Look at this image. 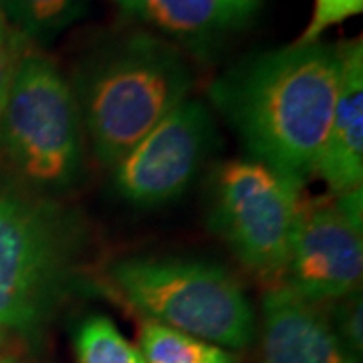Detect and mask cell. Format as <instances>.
<instances>
[{
    "label": "cell",
    "mask_w": 363,
    "mask_h": 363,
    "mask_svg": "<svg viewBox=\"0 0 363 363\" xmlns=\"http://www.w3.org/2000/svg\"><path fill=\"white\" fill-rule=\"evenodd\" d=\"M339 73V47L297 40L226 69L208 95L230 121L248 156L301 190L323 150Z\"/></svg>",
    "instance_id": "obj_1"
},
{
    "label": "cell",
    "mask_w": 363,
    "mask_h": 363,
    "mask_svg": "<svg viewBox=\"0 0 363 363\" xmlns=\"http://www.w3.org/2000/svg\"><path fill=\"white\" fill-rule=\"evenodd\" d=\"M192 83L178 47L156 35L133 33L95 49L71 83L93 154L116 166L188 99Z\"/></svg>",
    "instance_id": "obj_2"
},
{
    "label": "cell",
    "mask_w": 363,
    "mask_h": 363,
    "mask_svg": "<svg viewBox=\"0 0 363 363\" xmlns=\"http://www.w3.org/2000/svg\"><path fill=\"white\" fill-rule=\"evenodd\" d=\"M119 297L147 321L218 347L240 350L255 337L245 289L220 264L186 259H125L109 269Z\"/></svg>",
    "instance_id": "obj_3"
},
{
    "label": "cell",
    "mask_w": 363,
    "mask_h": 363,
    "mask_svg": "<svg viewBox=\"0 0 363 363\" xmlns=\"http://www.w3.org/2000/svg\"><path fill=\"white\" fill-rule=\"evenodd\" d=\"M79 226L59 202L0 186V329L33 331L65 297Z\"/></svg>",
    "instance_id": "obj_4"
},
{
    "label": "cell",
    "mask_w": 363,
    "mask_h": 363,
    "mask_svg": "<svg viewBox=\"0 0 363 363\" xmlns=\"http://www.w3.org/2000/svg\"><path fill=\"white\" fill-rule=\"evenodd\" d=\"M0 152L40 192H63L83 169V123L71 83L49 55L26 49L0 119Z\"/></svg>",
    "instance_id": "obj_5"
},
{
    "label": "cell",
    "mask_w": 363,
    "mask_h": 363,
    "mask_svg": "<svg viewBox=\"0 0 363 363\" xmlns=\"http://www.w3.org/2000/svg\"><path fill=\"white\" fill-rule=\"evenodd\" d=\"M298 192L257 160H233L214 178L210 226L250 271L279 277L291 255Z\"/></svg>",
    "instance_id": "obj_6"
},
{
    "label": "cell",
    "mask_w": 363,
    "mask_h": 363,
    "mask_svg": "<svg viewBox=\"0 0 363 363\" xmlns=\"http://www.w3.org/2000/svg\"><path fill=\"white\" fill-rule=\"evenodd\" d=\"M362 188L325 200L298 204L291 255L289 289L323 305L359 289L363 272Z\"/></svg>",
    "instance_id": "obj_7"
},
{
    "label": "cell",
    "mask_w": 363,
    "mask_h": 363,
    "mask_svg": "<svg viewBox=\"0 0 363 363\" xmlns=\"http://www.w3.org/2000/svg\"><path fill=\"white\" fill-rule=\"evenodd\" d=\"M214 121L200 99H184L116 164L117 194L135 206L180 198L214 143Z\"/></svg>",
    "instance_id": "obj_8"
},
{
    "label": "cell",
    "mask_w": 363,
    "mask_h": 363,
    "mask_svg": "<svg viewBox=\"0 0 363 363\" xmlns=\"http://www.w3.org/2000/svg\"><path fill=\"white\" fill-rule=\"evenodd\" d=\"M262 363H357L317 303L289 286L262 298Z\"/></svg>",
    "instance_id": "obj_9"
},
{
    "label": "cell",
    "mask_w": 363,
    "mask_h": 363,
    "mask_svg": "<svg viewBox=\"0 0 363 363\" xmlns=\"http://www.w3.org/2000/svg\"><path fill=\"white\" fill-rule=\"evenodd\" d=\"M337 47V99L315 172L333 194H343L362 188L363 180V47L362 39Z\"/></svg>",
    "instance_id": "obj_10"
},
{
    "label": "cell",
    "mask_w": 363,
    "mask_h": 363,
    "mask_svg": "<svg viewBox=\"0 0 363 363\" xmlns=\"http://www.w3.org/2000/svg\"><path fill=\"white\" fill-rule=\"evenodd\" d=\"M117 4L192 52H210L257 11V2L250 0H117Z\"/></svg>",
    "instance_id": "obj_11"
},
{
    "label": "cell",
    "mask_w": 363,
    "mask_h": 363,
    "mask_svg": "<svg viewBox=\"0 0 363 363\" xmlns=\"http://www.w3.org/2000/svg\"><path fill=\"white\" fill-rule=\"evenodd\" d=\"M9 25L26 40L47 45L85 13V0H0Z\"/></svg>",
    "instance_id": "obj_12"
},
{
    "label": "cell",
    "mask_w": 363,
    "mask_h": 363,
    "mask_svg": "<svg viewBox=\"0 0 363 363\" xmlns=\"http://www.w3.org/2000/svg\"><path fill=\"white\" fill-rule=\"evenodd\" d=\"M140 351L145 363H234L233 355L218 345L156 321L142 323Z\"/></svg>",
    "instance_id": "obj_13"
},
{
    "label": "cell",
    "mask_w": 363,
    "mask_h": 363,
    "mask_svg": "<svg viewBox=\"0 0 363 363\" xmlns=\"http://www.w3.org/2000/svg\"><path fill=\"white\" fill-rule=\"evenodd\" d=\"M79 363H145L142 351L133 347L105 315H93L75 333Z\"/></svg>",
    "instance_id": "obj_14"
},
{
    "label": "cell",
    "mask_w": 363,
    "mask_h": 363,
    "mask_svg": "<svg viewBox=\"0 0 363 363\" xmlns=\"http://www.w3.org/2000/svg\"><path fill=\"white\" fill-rule=\"evenodd\" d=\"M362 289L351 291L350 295L337 301L335 315H333V329L337 331L339 339L345 343V347L359 357L363 350V327H362Z\"/></svg>",
    "instance_id": "obj_15"
},
{
    "label": "cell",
    "mask_w": 363,
    "mask_h": 363,
    "mask_svg": "<svg viewBox=\"0 0 363 363\" xmlns=\"http://www.w3.org/2000/svg\"><path fill=\"white\" fill-rule=\"evenodd\" d=\"M363 13V0H315L311 23L298 43H315L329 26H335L355 14Z\"/></svg>",
    "instance_id": "obj_16"
},
{
    "label": "cell",
    "mask_w": 363,
    "mask_h": 363,
    "mask_svg": "<svg viewBox=\"0 0 363 363\" xmlns=\"http://www.w3.org/2000/svg\"><path fill=\"white\" fill-rule=\"evenodd\" d=\"M26 49H28V43L9 25V21L0 11V119H2L4 104L9 97L11 83H13L14 69Z\"/></svg>",
    "instance_id": "obj_17"
},
{
    "label": "cell",
    "mask_w": 363,
    "mask_h": 363,
    "mask_svg": "<svg viewBox=\"0 0 363 363\" xmlns=\"http://www.w3.org/2000/svg\"><path fill=\"white\" fill-rule=\"evenodd\" d=\"M0 363H13L11 359H4V357H0Z\"/></svg>",
    "instance_id": "obj_18"
},
{
    "label": "cell",
    "mask_w": 363,
    "mask_h": 363,
    "mask_svg": "<svg viewBox=\"0 0 363 363\" xmlns=\"http://www.w3.org/2000/svg\"><path fill=\"white\" fill-rule=\"evenodd\" d=\"M250 2H259V0H250Z\"/></svg>",
    "instance_id": "obj_19"
}]
</instances>
